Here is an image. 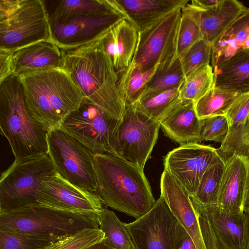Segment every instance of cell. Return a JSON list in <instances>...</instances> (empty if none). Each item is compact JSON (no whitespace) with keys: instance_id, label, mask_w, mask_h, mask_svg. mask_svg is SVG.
Wrapping results in <instances>:
<instances>
[{"instance_id":"cell-1","label":"cell","mask_w":249,"mask_h":249,"mask_svg":"<svg viewBox=\"0 0 249 249\" xmlns=\"http://www.w3.org/2000/svg\"><path fill=\"white\" fill-rule=\"evenodd\" d=\"M101 36L65 51L61 68L79 89L84 99L121 120L126 104L118 89L117 72L105 51Z\"/></svg>"},{"instance_id":"cell-2","label":"cell","mask_w":249,"mask_h":249,"mask_svg":"<svg viewBox=\"0 0 249 249\" xmlns=\"http://www.w3.org/2000/svg\"><path fill=\"white\" fill-rule=\"evenodd\" d=\"M95 193L103 204L136 219L146 213L156 200L143 170L116 155L93 157Z\"/></svg>"},{"instance_id":"cell-3","label":"cell","mask_w":249,"mask_h":249,"mask_svg":"<svg viewBox=\"0 0 249 249\" xmlns=\"http://www.w3.org/2000/svg\"><path fill=\"white\" fill-rule=\"evenodd\" d=\"M18 77L29 113L47 132L59 128L84 99L79 89L61 68Z\"/></svg>"},{"instance_id":"cell-4","label":"cell","mask_w":249,"mask_h":249,"mask_svg":"<svg viewBox=\"0 0 249 249\" xmlns=\"http://www.w3.org/2000/svg\"><path fill=\"white\" fill-rule=\"evenodd\" d=\"M0 128L15 161L47 154L48 132L29 113L20 79L15 75L0 83Z\"/></svg>"},{"instance_id":"cell-5","label":"cell","mask_w":249,"mask_h":249,"mask_svg":"<svg viewBox=\"0 0 249 249\" xmlns=\"http://www.w3.org/2000/svg\"><path fill=\"white\" fill-rule=\"evenodd\" d=\"M100 213L65 211L38 204L0 213V230L59 240L86 229L99 228Z\"/></svg>"},{"instance_id":"cell-6","label":"cell","mask_w":249,"mask_h":249,"mask_svg":"<svg viewBox=\"0 0 249 249\" xmlns=\"http://www.w3.org/2000/svg\"><path fill=\"white\" fill-rule=\"evenodd\" d=\"M52 40L48 13L41 0H0V49L14 51Z\"/></svg>"},{"instance_id":"cell-7","label":"cell","mask_w":249,"mask_h":249,"mask_svg":"<svg viewBox=\"0 0 249 249\" xmlns=\"http://www.w3.org/2000/svg\"><path fill=\"white\" fill-rule=\"evenodd\" d=\"M55 172L48 154L14 161L0 176V213L38 205L36 199L42 179Z\"/></svg>"},{"instance_id":"cell-8","label":"cell","mask_w":249,"mask_h":249,"mask_svg":"<svg viewBox=\"0 0 249 249\" xmlns=\"http://www.w3.org/2000/svg\"><path fill=\"white\" fill-rule=\"evenodd\" d=\"M121 120L83 99L79 107L66 117L59 128L94 155H115L116 135Z\"/></svg>"},{"instance_id":"cell-9","label":"cell","mask_w":249,"mask_h":249,"mask_svg":"<svg viewBox=\"0 0 249 249\" xmlns=\"http://www.w3.org/2000/svg\"><path fill=\"white\" fill-rule=\"evenodd\" d=\"M181 13V9L176 10L139 32L135 52L126 70L145 71L156 66L165 70L175 62Z\"/></svg>"},{"instance_id":"cell-10","label":"cell","mask_w":249,"mask_h":249,"mask_svg":"<svg viewBox=\"0 0 249 249\" xmlns=\"http://www.w3.org/2000/svg\"><path fill=\"white\" fill-rule=\"evenodd\" d=\"M48 154L55 172L74 185L95 192L94 154L60 128L47 132Z\"/></svg>"},{"instance_id":"cell-11","label":"cell","mask_w":249,"mask_h":249,"mask_svg":"<svg viewBox=\"0 0 249 249\" xmlns=\"http://www.w3.org/2000/svg\"><path fill=\"white\" fill-rule=\"evenodd\" d=\"M160 122L126 106L116 135V155L143 170L158 138Z\"/></svg>"},{"instance_id":"cell-12","label":"cell","mask_w":249,"mask_h":249,"mask_svg":"<svg viewBox=\"0 0 249 249\" xmlns=\"http://www.w3.org/2000/svg\"><path fill=\"white\" fill-rule=\"evenodd\" d=\"M125 226L135 249H173L185 230L160 196L146 213Z\"/></svg>"},{"instance_id":"cell-13","label":"cell","mask_w":249,"mask_h":249,"mask_svg":"<svg viewBox=\"0 0 249 249\" xmlns=\"http://www.w3.org/2000/svg\"><path fill=\"white\" fill-rule=\"evenodd\" d=\"M124 18V13L110 12L51 18V39L65 51L74 49L98 39Z\"/></svg>"},{"instance_id":"cell-14","label":"cell","mask_w":249,"mask_h":249,"mask_svg":"<svg viewBox=\"0 0 249 249\" xmlns=\"http://www.w3.org/2000/svg\"><path fill=\"white\" fill-rule=\"evenodd\" d=\"M193 206L206 249H244V211L228 213L216 205Z\"/></svg>"},{"instance_id":"cell-15","label":"cell","mask_w":249,"mask_h":249,"mask_svg":"<svg viewBox=\"0 0 249 249\" xmlns=\"http://www.w3.org/2000/svg\"><path fill=\"white\" fill-rule=\"evenodd\" d=\"M36 199L39 205L65 211L100 213L104 208L95 192L74 185L56 172L42 179Z\"/></svg>"},{"instance_id":"cell-16","label":"cell","mask_w":249,"mask_h":249,"mask_svg":"<svg viewBox=\"0 0 249 249\" xmlns=\"http://www.w3.org/2000/svg\"><path fill=\"white\" fill-rule=\"evenodd\" d=\"M218 155L217 149L209 145L197 143L180 145L164 157V170L191 196L196 192L204 173Z\"/></svg>"},{"instance_id":"cell-17","label":"cell","mask_w":249,"mask_h":249,"mask_svg":"<svg viewBox=\"0 0 249 249\" xmlns=\"http://www.w3.org/2000/svg\"><path fill=\"white\" fill-rule=\"evenodd\" d=\"M160 188V197L190 236L196 249H206L197 216L187 191L164 170L161 176Z\"/></svg>"},{"instance_id":"cell-18","label":"cell","mask_w":249,"mask_h":249,"mask_svg":"<svg viewBox=\"0 0 249 249\" xmlns=\"http://www.w3.org/2000/svg\"><path fill=\"white\" fill-rule=\"evenodd\" d=\"M249 174V159L232 155L225 159L216 206L228 213L243 211V202Z\"/></svg>"},{"instance_id":"cell-19","label":"cell","mask_w":249,"mask_h":249,"mask_svg":"<svg viewBox=\"0 0 249 249\" xmlns=\"http://www.w3.org/2000/svg\"><path fill=\"white\" fill-rule=\"evenodd\" d=\"M65 51L52 40H42L13 53V74L20 77L35 72L61 68Z\"/></svg>"},{"instance_id":"cell-20","label":"cell","mask_w":249,"mask_h":249,"mask_svg":"<svg viewBox=\"0 0 249 249\" xmlns=\"http://www.w3.org/2000/svg\"><path fill=\"white\" fill-rule=\"evenodd\" d=\"M160 127L166 136L180 145L202 141L200 119L195 103L189 100L179 98L160 121Z\"/></svg>"},{"instance_id":"cell-21","label":"cell","mask_w":249,"mask_h":249,"mask_svg":"<svg viewBox=\"0 0 249 249\" xmlns=\"http://www.w3.org/2000/svg\"><path fill=\"white\" fill-rule=\"evenodd\" d=\"M138 36L137 26L128 18L118 21L102 36L105 51L117 73L129 66L135 52Z\"/></svg>"},{"instance_id":"cell-22","label":"cell","mask_w":249,"mask_h":249,"mask_svg":"<svg viewBox=\"0 0 249 249\" xmlns=\"http://www.w3.org/2000/svg\"><path fill=\"white\" fill-rule=\"evenodd\" d=\"M200 11V26L203 38L212 45L224 32L246 10L237 0H221L217 5Z\"/></svg>"},{"instance_id":"cell-23","label":"cell","mask_w":249,"mask_h":249,"mask_svg":"<svg viewBox=\"0 0 249 249\" xmlns=\"http://www.w3.org/2000/svg\"><path fill=\"white\" fill-rule=\"evenodd\" d=\"M127 17L139 32L171 13L182 9L189 0H118Z\"/></svg>"},{"instance_id":"cell-24","label":"cell","mask_w":249,"mask_h":249,"mask_svg":"<svg viewBox=\"0 0 249 249\" xmlns=\"http://www.w3.org/2000/svg\"><path fill=\"white\" fill-rule=\"evenodd\" d=\"M249 50V7L212 45L210 65L213 71L238 52Z\"/></svg>"},{"instance_id":"cell-25","label":"cell","mask_w":249,"mask_h":249,"mask_svg":"<svg viewBox=\"0 0 249 249\" xmlns=\"http://www.w3.org/2000/svg\"><path fill=\"white\" fill-rule=\"evenodd\" d=\"M213 72L215 88L241 94L249 92V50L238 52Z\"/></svg>"},{"instance_id":"cell-26","label":"cell","mask_w":249,"mask_h":249,"mask_svg":"<svg viewBox=\"0 0 249 249\" xmlns=\"http://www.w3.org/2000/svg\"><path fill=\"white\" fill-rule=\"evenodd\" d=\"M225 167V159L219 153L204 173L196 192L190 196L193 205H217L219 185Z\"/></svg>"},{"instance_id":"cell-27","label":"cell","mask_w":249,"mask_h":249,"mask_svg":"<svg viewBox=\"0 0 249 249\" xmlns=\"http://www.w3.org/2000/svg\"><path fill=\"white\" fill-rule=\"evenodd\" d=\"M53 2L54 7L48 14L49 19L72 15L110 12L125 14L118 0H62Z\"/></svg>"},{"instance_id":"cell-28","label":"cell","mask_w":249,"mask_h":249,"mask_svg":"<svg viewBox=\"0 0 249 249\" xmlns=\"http://www.w3.org/2000/svg\"><path fill=\"white\" fill-rule=\"evenodd\" d=\"M200 11L191 0L181 9L178 37L177 57L183 56L203 38L200 26Z\"/></svg>"},{"instance_id":"cell-29","label":"cell","mask_w":249,"mask_h":249,"mask_svg":"<svg viewBox=\"0 0 249 249\" xmlns=\"http://www.w3.org/2000/svg\"><path fill=\"white\" fill-rule=\"evenodd\" d=\"M161 69L156 66L145 71L126 70L117 73L118 89L126 106L131 105L138 100L156 72L162 70Z\"/></svg>"},{"instance_id":"cell-30","label":"cell","mask_w":249,"mask_h":249,"mask_svg":"<svg viewBox=\"0 0 249 249\" xmlns=\"http://www.w3.org/2000/svg\"><path fill=\"white\" fill-rule=\"evenodd\" d=\"M99 229L104 233L103 241L113 249H135L125 223L115 213L103 208L100 213Z\"/></svg>"},{"instance_id":"cell-31","label":"cell","mask_w":249,"mask_h":249,"mask_svg":"<svg viewBox=\"0 0 249 249\" xmlns=\"http://www.w3.org/2000/svg\"><path fill=\"white\" fill-rule=\"evenodd\" d=\"M179 88L140 97L131 105L153 120L160 122L179 98Z\"/></svg>"},{"instance_id":"cell-32","label":"cell","mask_w":249,"mask_h":249,"mask_svg":"<svg viewBox=\"0 0 249 249\" xmlns=\"http://www.w3.org/2000/svg\"><path fill=\"white\" fill-rule=\"evenodd\" d=\"M241 93L213 87L195 103L199 119L214 115H225L234 100Z\"/></svg>"},{"instance_id":"cell-33","label":"cell","mask_w":249,"mask_h":249,"mask_svg":"<svg viewBox=\"0 0 249 249\" xmlns=\"http://www.w3.org/2000/svg\"><path fill=\"white\" fill-rule=\"evenodd\" d=\"M213 85V70L211 65H208L185 77L179 88V97L195 103Z\"/></svg>"},{"instance_id":"cell-34","label":"cell","mask_w":249,"mask_h":249,"mask_svg":"<svg viewBox=\"0 0 249 249\" xmlns=\"http://www.w3.org/2000/svg\"><path fill=\"white\" fill-rule=\"evenodd\" d=\"M184 78L185 75L180 59L177 58L168 68L162 71H158L156 72L139 99L168 89L179 88Z\"/></svg>"},{"instance_id":"cell-35","label":"cell","mask_w":249,"mask_h":249,"mask_svg":"<svg viewBox=\"0 0 249 249\" xmlns=\"http://www.w3.org/2000/svg\"><path fill=\"white\" fill-rule=\"evenodd\" d=\"M57 240L36 235L0 230V249H45Z\"/></svg>"},{"instance_id":"cell-36","label":"cell","mask_w":249,"mask_h":249,"mask_svg":"<svg viewBox=\"0 0 249 249\" xmlns=\"http://www.w3.org/2000/svg\"><path fill=\"white\" fill-rule=\"evenodd\" d=\"M217 151L225 159L232 155L249 159V121L243 126L229 127L227 137Z\"/></svg>"},{"instance_id":"cell-37","label":"cell","mask_w":249,"mask_h":249,"mask_svg":"<svg viewBox=\"0 0 249 249\" xmlns=\"http://www.w3.org/2000/svg\"><path fill=\"white\" fill-rule=\"evenodd\" d=\"M212 45L203 38L194 44L180 59L185 77L210 65Z\"/></svg>"},{"instance_id":"cell-38","label":"cell","mask_w":249,"mask_h":249,"mask_svg":"<svg viewBox=\"0 0 249 249\" xmlns=\"http://www.w3.org/2000/svg\"><path fill=\"white\" fill-rule=\"evenodd\" d=\"M104 239V233L99 229H89L60 239L45 249H83Z\"/></svg>"},{"instance_id":"cell-39","label":"cell","mask_w":249,"mask_h":249,"mask_svg":"<svg viewBox=\"0 0 249 249\" xmlns=\"http://www.w3.org/2000/svg\"><path fill=\"white\" fill-rule=\"evenodd\" d=\"M202 141L223 143L228 134L229 125L225 115H214L200 119Z\"/></svg>"},{"instance_id":"cell-40","label":"cell","mask_w":249,"mask_h":249,"mask_svg":"<svg viewBox=\"0 0 249 249\" xmlns=\"http://www.w3.org/2000/svg\"><path fill=\"white\" fill-rule=\"evenodd\" d=\"M226 117L229 127L245 125L249 121V92L240 94L227 110Z\"/></svg>"},{"instance_id":"cell-41","label":"cell","mask_w":249,"mask_h":249,"mask_svg":"<svg viewBox=\"0 0 249 249\" xmlns=\"http://www.w3.org/2000/svg\"><path fill=\"white\" fill-rule=\"evenodd\" d=\"M13 51L0 49V83L13 74Z\"/></svg>"},{"instance_id":"cell-42","label":"cell","mask_w":249,"mask_h":249,"mask_svg":"<svg viewBox=\"0 0 249 249\" xmlns=\"http://www.w3.org/2000/svg\"><path fill=\"white\" fill-rule=\"evenodd\" d=\"M173 249H196L195 244L185 230L175 244Z\"/></svg>"},{"instance_id":"cell-43","label":"cell","mask_w":249,"mask_h":249,"mask_svg":"<svg viewBox=\"0 0 249 249\" xmlns=\"http://www.w3.org/2000/svg\"><path fill=\"white\" fill-rule=\"evenodd\" d=\"M199 8L206 9L217 5L221 0H192Z\"/></svg>"},{"instance_id":"cell-44","label":"cell","mask_w":249,"mask_h":249,"mask_svg":"<svg viewBox=\"0 0 249 249\" xmlns=\"http://www.w3.org/2000/svg\"><path fill=\"white\" fill-rule=\"evenodd\" d=\"M245 231L244 249H249V212H244Z\"/></svg>"},{"instance_id":"cell-45","label":"cell","mask_w":249,"mask_h":249,"mask_svg":"<svg viewBox=\"0 0 249 249\" xmlns=\"http://www.w3.org/2000/svg\"><path fill=\"white\" fill-rule=\"evenodd\" d=\"M243 210L244 212H249V174L243 202Z\"/></svg>"},{"instance_id":"cell-46","label":"cell","mask_w":249,"mask_h":249,"mask_svg":"<svg viewBox=\"0 0 249 249\" xmlns=\"http://www.w3.org/2000/svg\"><path fill=\"white\" fill-rule=\"evenodd\" d=\"M83 249H113L107 246L103 241L95 243Z\"/></svg>"}]
</instances>
